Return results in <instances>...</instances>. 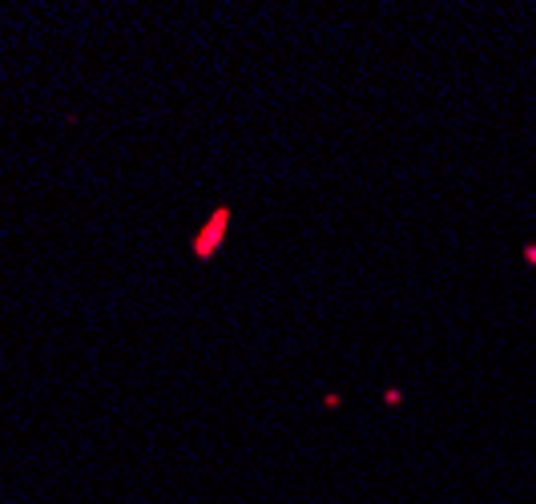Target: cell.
Returning <instances> with one entry per match:
<instances>
[{
  "label": "cell",
  "mask_w": 536,
  "mask_h": 504,
  "mask_svg": "<svg viewBox=\"0 0 536 504\" xmlns=\"http://www.w3.org/2000/svg\"><path fill=\"white\" fill-rule=\"evenodd\" d=\"M323 407H327V412L343 407V395H339V391H327V395H323Z\"/></svg>",
  "instance_id": "3957f363"
},
{
  "label": "cell",
  "mask_w": 536,
  "mask_h": 504,
  "mask_svg": "<svg viewBox=\"0 0 536 504\" xmlns=\"http://www.w3.org/2000/svg\"><path fill=\"white\" fill-rule=\"evenodd\" d=\"M520 258H524L528 266H536V242H528V246H524V251H520Z\"/></svg>",
  "instance_id": "277c9868"
},
{
  "label": "cell",
  "mask_w": 536,
  "mask_h": 504,
  "mask_svg": "<svg viewBox=\"0 0 536 504\" xmlns=\"http://www.w3.org/2000/svg\"><path fill=\"white\" fill-rule=\"evenodd\" d=\"M230 222H234V210H230L226 202H222V206H214L210 218H206V222L194 230V239H190V254H194L198 263H214V258H218V251L226 246Z\"/></svg>",
  "instance_id": "6da1fadb"
},
{
  "label": "cell",
  "mask_w": 536,
  "mask_h": 504,
  "mask_svg": "<svg viewBox=\"0 0 536 504\" xmlns=\"http://www.w3.org/2000/svg\"><path fill=\"white\" fill-rule=\"evenodd\" d=\"M383 403H387V407H399V403H403V391H399V388H387V391H383Z\"/></svg>",
  "instance_id": "7a4b0ae2"
}]
</instances>
